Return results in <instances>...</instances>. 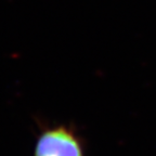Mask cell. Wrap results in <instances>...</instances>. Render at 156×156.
Segmentation results:
<instances>
[{
  "mask_svg": "<svg viewBox=\"0 0 156 156\" xmlns=\"http://www.w3.org/2000/svg\"><path fill=\"white\" fill-rule=\"evenodd\" d=\"M34 156H86V141L69 124L40 125Z\"/></svg>",
  "mask_w": 156,
  "mask_h": 156,
  "instance_id": "obj_1",
  "label": "cell"
}]
</instances>
